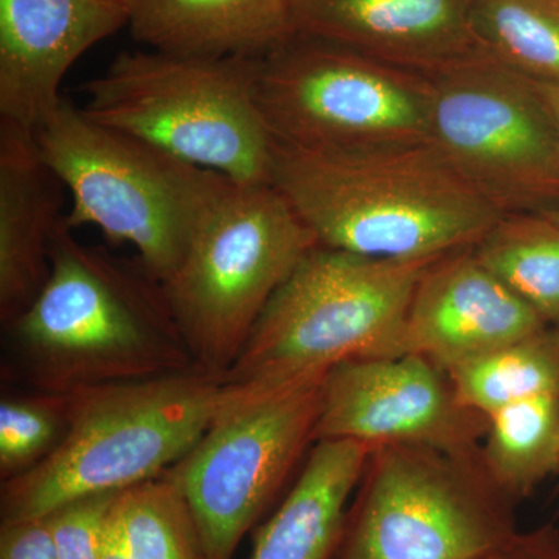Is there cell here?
Here are the masks:
<instances>
[{
  "mask_svg": "<svg viewBox=\"0 0 559 559\" xmlns=\"http://www.w3.org/2000/svg\"><path fill=\"white\" fill-rule=\"evenodd\" d=\"M436 261L316 246L274 294L224 382L277 389L323 377L345 360L406 355L412 296Z\"/></svg>",
  "mask_w": 559,
  "mask_h": 559,
  "instance_id": "5b68a950",
  "label": "cell"
},
{
  "mask_svg": "<svg viewBox=\"0 0 559 559\" xmlns=\"http://www.w3.org/2000/svg\"><path fill=\"white\" fill-rule=\"evenodd\" d=\"M261 58L123 51L81 86L87 117L246 186L271 183Z\"/></svg>",
  "mask_w": 559,
  "mask_h": 559,
  "instance_id": "277c9868",
  "label": "cell"
},
{
  "mask_svg": "<svg viewBox=\"0 0 559 559\" xmlns=\"http://www.w3.org/2000/svg\"><path fill=\"white\" fill-rule=\"evenodd\" d=\"M271 186L323 248L439 260L473 249L503 213L430 143L307 148L274 140Z\"/></svg>",
  "mask_w": 559,
  "mask_h": 559,
  "instance_id": "6da1fadb",
  "label": "cell"
},
{
  "mask_svg": "<svg viewBox=\"0 0 559 559\" xmlns=\"http://www.w3.org/2000/svg\"><path fill=\"white\" fill-rule=\"evenodd\" d=\"M64 186L35 134L0 121V322L10 326L50 274L53 235L66 218Z\"/></svg>",
  "mask_w": 559,
  "mask_h": 559,
  "instance_id": "2e32d148",
  "label": "cell"
},
{
  "mask_svg": "<svg viewBox=\"0 0 559 559\" xmlns=\"http://www.w3.org/2000/svg\"><path fill=\"white\" fill-rule=\"evenodd\" d=\"M480 454L492 480L520 503L559 468V399L518 401L489 415Z\"/></svg>",
  "mask_w": 559,
  "mask_h": 559,
  "instance_id": "ffe728a7",
  "label": "cell"
},
{
  "mask_svg": "<svg viewBox=\"0 0 559 559\" xmlns=\"http://www.w3.org/2000/svg\"><path fill=\"white\" fill-rule=\"evenodd\" d=\"M538 84V83H536ZM540 94L546 98L547 105L554 114V119L557 121L558 130H559V90L554 86H546V84H538Z\"/></svg>",
  "mask_w": 559,
  "mask_h": 559,
  "instance_id": "f1b7e54d",
  "label": "cell"
},
{
  "mask_svg": "<svg viewBox=\"0 0 559 559\" xmlns=\"http://www.w3.org/2000/svg\"><path fill=\"white\" fill-rule=\"evenodd\" d=\"M35 139L40 157L70 194V229L97 227L110 245H131L160 283L176 270L202 216L230 182L97 123L68 98Z\"/></svg>",
  "mask_w": 559,
  "mask_h": 559,
  "instance_id": "8992f818",
  "label": "cell"
},
{
  "mask_svg": "<svg viewBox=\"0 0 559 559\" xmlns=\"http://www.w3.org/2000/svg\"><path fill=\"white\" fill-rule=\"evenodd\" d=\"M544 326L546 320L466 249L437 260L419 278L406 347L451 370Z\"/></svg>",
  "mask_w": 559,
  "mask_h": 559,
  "instance_id": "5bb4252c",
  "label": "cell"
},
{
  "mask_svg": "<svg viewBox=\"0 0 559 559\" xmlns=\"http://www.w3.org/2000/svg\"><path fill=\"white\" fill-rule=\"evenodd\" d=\"M488 426V415L460 400L450 371L406 353L333 367L322 381L316 443L468 452L479 450Z\"/></svg>",
  "mask_w": 559,
  "mask_h": 559,
  "instance_id": "7c38bea8",
  "label": "cell"
},
{
  "mask_svg": "<svg viewBox=\"0 0 559 559\" xmlns=\"http://www.w3.org/2000/svg\"><path fill=\"white\" fill-rule=\"evenodd\" d=\"M294 0H127L132 38L150 50L264 58L293 38Z\"/></svg>",
  "mask_w": 559,
  "mask_h": 559,
  "instance_id": "e0dca14e",
  "label": "cell"
},
{
  "mask_svg": "<svg viewBox=\"0 0 559 559\" xmlns=\"http://www.w3.org/2000/svg\"><path fill=\"white\" fill-rule=\"evenodd\" d=\"M484 559H559V530L543 525L530 532H518L509 543Z\"/></svg>",
  "mask_w": 559,
  "mask_h": 559,
  "instance_id": "4316f807",
  "label": "cell"
},
{
  "mask_svg": "<svg viewBox=\"0 0 559 559\" xmlns=\"http://www.w3.org/2000/svg\"><path fill=\"white\" fill-rule=\"evenodd\" d=\"M33 390L69 393L194 369L164 286L139 260L84 245L62 221L39 296L7 326Z\"/></svg>",
  "mask_w": 559,
  "mask_h": 559,
  "instance_id": "7a4b0ae2",
  "label": "cell"
},
{
  "mask_svg": "<svg viewBox=\"0 0 559 559\" xmlns=\"http://www.w3.org/2000/svg\"><path fill=\"white\" fill-rule=\"evenodd\" d=\"M259 105L272 138L307 148L429 143L428 75L294 35L261 58Z\"/></svg>",
  "mask_w": 559,
  "mask_h": 559,
  "instance_id": "8fae6325",
  "label": "cell"
},
{
  "mask_svg": "<svg viewBox=\"0 0 559 559\" xmlns=\"http://www.w3.org/2000/svg\"><path fill=\"white\" fill-rule=\"evenodd\" d=\"M119 492L73 499L44 516L57 559H98L106 518Z\"/></svg>",
  "mask_w": 559,
  "mask_h": 559,
  "instance_id": "d4e9b609",
  "label": "cell"
},
{
  "mask_svg": "<svg viewBox=\"0 0 559 559\" xmlns=\"http://www.w3.org/2000/svg\"><path fill=\"white\" fill-rule=\"evenodd\" d=\"M117 499H119V496H117ZM117 499L114 506L110 507L108 518H106L98 559H131L119 509H117Z\"/></svg>",
  "mask_w": 559,
  "mask_h": 559,
  "instance_id": "83f0119b",
  "label": "cell"
},
{
  "mask_svg": "<svg viewBox=\"0 0 559 559\" xmlns=\"http://www.w3.org/2000/svg\"><path fill=\"white\" fill-rule=\"evenodd\" d=\"M473 27L489 57L559 90V0H476Z\"/></svg>",
  "mask_w": 559,
  "mask_h": 559,
  "instance_id": "7402d4cb",
  "label": "cell"
},
{
  "mask_svg": "<svg viewBox=\"0 0 559 559\" xmlns=\"http://www.w3.org/2000/svg\"><path fill=\"white\" fill-rule=\"evenodd\" d=\"M128 21L127 0H0V121L35 134L72 66Z\"/></svg>",
  "mask_w": 559,
  "mask_h": 559,
  "instance_id": "4fadbf2b",
  "label": "cell"
},
{
  "mask_svg": "<svg viewBox=\"0 0 559 559\" xmlns=\"http://www.w3.org/2000/svg\"><path fill=\"white\" fill-rule=\"evenodd\" d=\"M476 0H294L296 35L430 75L480 51Z\"/></svg>",
  "mask_w": 559,
  "mask_h": 559,
  "instance_id": "9a60e30c",
  "label": "cell"
},
{
  "mask_svg": "<svg viewBox=\"0 0 559 559\" xmlns=\"http://www.w3.org/2000/svg\"><path fill=\"white\" fill-rule=\"evenodd\" d=\"M540 213H544L547 218H550L551 221H555V223L559 224V209L544 210V212Z\"/></svg>",
  "mask_w": 559,
  "mask_h": 559,
  "instance_id": "f546056e",
  "label": "cell"
},
{
  "mask_svg": "<svg viewBox=\"0 0 559 559\" xmlns=\"http://www.w3.org/2000/svg\"><path fill=\"white\" fill-rule=\"evenodd\" d=\"M448 371L460 400L488 417L518 401L559 399V330L544 326Z\"/></svg>",
  "mask_w": 559,
  "mask_h": 559,
  "instance_id": "44dd1931",
  "label": "cell"
},
{
  "mask_svg": "<svg viewBox=\"0 0 559 559\" xmlns=\"http://www.w3.org/2000/svg\"><path fill=\"white\" fill-rule=\"evenodd\" d=\"M224 378L190 369L69 393V425L49 457L2 481L0 522L38 520L70 500L157 479L230 400Z\"/></svg>",
  "mask_w": 559,
  "mask_h": 559,
  "instance_id": "3957f363",
  "label": "cell"
},
{
  "mask_svg": "<svg viewBox=\"0 0 559 559\" xmlns=\"http://www.w3.org/2000/svg\"><path fill=\"white\" fill-rule=\"evenodd\" d=\"M323 377L283 388L229 385L204 436L162 477L189 503L207 559H234L316 444Z\"/></svg>",
  "mask_w": 559,
  "mask_h": 559,
  "instance_id": "9c48e42d",
  "label": "cell"
},
{
  "mask_svg": "<svg viewBox=\"0 0 559 559\" xmlns=\"http://www.w3.org/2000/svg\"><path fill=\"white\" fill-rule=\"evenodd\" d=\"M480 448L370 452L334 559H484L520 528Z\"/></svg>",
  "mask_w": 559,
  "mask_h": 559,
  "instance_id": "ba28073f",
  "label": "cell"
},
{
  "mask_svg": "<svg viewBox=\"0 0 559 559\" xmlns=\"http://www.w3.org/2000/svg\"><path fill=\"white\" fill-rule=\"evenodd\" d=\"M370 452L358 441H318L277 511L261 525L250 559H334Z\"/></svg>",
  "mask_w": 559,
  "mask_h": 559,
  "instance_id": "ac0fdd59",
  "label": "cell"
},
{
  "mask_svg": "<svg viewBox=\"0 0 559 559\" xmlns=\"http://www.w3.org/2000/svg\"><path fill=\"white\" fill-rule=\"evenodd\" d=\"M0 559H57L46 518L0 522Z\"/></svg>",
  "mask_w": 559,
  "mask_h": 559,
  "instance_id": "484cf974",
  "label": "cell"
},
{
  "mask_svg": "<svg viewBox=\"0 0 559 559\" xmlns=\"http://www.w3.org/2000/svg\"><path fill=\"white\" fill-rule=\"evenodd\" d=\"M117 509L131 559H207L189 503L165 477L123 489Z\"/></svg>",
  "mask_w": 559,
  "mask_h": 559,
  "instance_id": "603a6c76",
  "label": "cell"
},
{
  "mask_svg": "<svg viewBox=\"0 0 559 559\" xmlns=\"http://www.w3.org/2000/svg\"><path fill=\"white\" fill-rule=\"evenodd\" d=\"M429 143L503 215L559 209V130L538 84L484 50L428 75Z\"/></svg>",
  "mask_w": 559,
  "mask_h": 559,
  "instance_id": "30bf717a",
  "label": "cell"
},
{
  "mask_svg": "<svg viewBox=\"0 0 559 559\" xmlns=\"http://www.w3.org/2000/svg\"><path fill=\"white\" fill-rule=\"evenodd\" d=\"M69 425V395L33 390L0 403V479H13L49 457Z\"/></svg>",
  "mask_w": 559,
  "mask_h": 559,
  "instance_id": "cb8c5ba5",
  "label": "cell"
},
{
  "mask_svg": "<svg viewBox=\"0 0 559 559\" xmlns=\"http://www.w3.org/2000/svg\"><path fill=\"white\" fill-rule=\"evenodd\" d=\"M316 246L271 183L224 187L162 283L198 369L226 377L274 294Z\"/></svg>",
  "mask_w": 559,
  "mask_h": 559,
  "instance_id": "52a82bcc",
  "label": "cell"
},
{
  "mask_svg": "<svg viewBox=\"0 0 559 559\" xmlns=\"http://www.w3.org/2000/svg\"><path fill=\"white\" fill-rule=\"evenodd\" d=\"M491 274L559 330V224L544 213H511L473 248Z\"/></svg>",
  "mask_w": 559,
  "mask_h": 559,
  "instance_id": "d6986e66",
  "label": "cell"
}]
</instances>
